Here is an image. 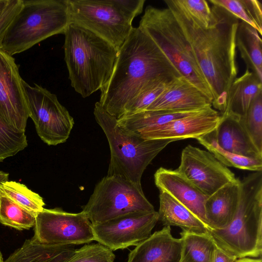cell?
Listing matches in <instances>:
<instances>
[{"label": "cell", "mask_w": 262, "mask_h": 262, "mask_svg": "<svg viewBox=\"0 0 262 262\" xmlns=\"http://www.w3.org/2000/svg\"><path fill=\"white\" fill-rule=\"evenodd\" d=\"M164 2L181 27L210 87L212 106L223 114L229 89L237 74L236 34L239 19L224 8L212 5L214 19L209 27H204L195 22L175 0Z\"/></svg>", "instance_id": "1"}, {"label": "cell", "mask_w": 262, "mask_h": 262, "mask_svg": "<svg viewBox=\"0 0 262 262\" xmlns=\"http://www.w3.org/2000/svg\"><path fill=\"white\" fill-rule=\"evenodd\" d=\"M181 77L150 37L139 27H133L118 51L110 80L100 89L99 102L118 119L141 94Z\"/></svg>", "instance_id": "2"}, {"label": "cell", "mask_w": 262, "mask_h": 262, "mask_svg": "<svg viewBox=\"0 0 262 262\" xmlns=\"http://www.w3.org/2000/svg\"><path fill=\"white\" fill-rule=\"evenodd\" d=\"M64 34V60L71 85L86 98L108 81L118 51L100 36L74 23L69 24Z\"/></svg>", "instance_id": "3"}, {"label": "cell", "mask_w": 262, "mask_h": 262, "mask_svg": "<svg viewBox=\"0 0 262 262\" xmlns=\"http://www.w3.org/2000/svg\"><path fill=\"white\" fill-rule=\"evenodd\" d=\"M239 204L230 223L222 229H210L215 245L237 258H258L262 252V171L241 181Z\"/></svg>", "instance_id": "4"}, {"label": "cell", "mask_w": 262, "mask_h": 262, "mask_svg": "<svg viewBox=\"0 0 262 262\" xmlns=\"http://www.w3.org/2000/svg\"><path fill=\"white\" fill-rule=\"evenodd\" d=\"M96 122L107 139L111 159L107 176H119L141 186L142 174L156 156L174 139L146 140L121 125L99 102L95 104Z\"/></svg>", "instance_id": "5"}, {"label": "cell", "mask_w": 262, "mask_h": 262, "mask_svg": "<svg viewBox=\"0 0 262 262\" xmlns=\"http://www.w3.org/2000/svg\"><path fill=\"white\" fill-rule=\"evenodd\" d=\"M71 23L68 0H23L9 25L1 50L12 56L58 34Z\"/></svg>", "instance_id": "6"}, {"label": "cell", "mask_w": 262, "mask_h": 262, "mask_svg": "<svg viewBox=\"0 0 262 262\" xmlns=\"http://www.w3.org/2000/svg\"><path fill=\"white\" fill-rule=\"evenodd\" d=\"M166 55L182 77L212 102L210 87L193 55L181 27L170 10L147 6L138 26Z\"/></svg>", "instance_id": "7"}, {"label": "cell", "mask_w": 262, "mask_h": 262, "mask_svg": "<svg viewBox=\"0 0 262 262\" xmlns=\"http://www.w3.org/2000/svg\"><path fill=\"white\" fill-rule=\"evenodd\" d=\"M71 23L100 36L118 51L133 28L145 0H68Z\"/></svg>", "instance_id": "8"}, {"label": "cell", "mask_w": 262, "mask_h": 262, "mask_svg": "<svg viewBox=\"0 0 262 262\" xmlns=\"http://www.w3.org/2000/svg\"><path fill=\"white\" fill-rule=\"evenodd\" d=\"M92 225L135 211L153 212L141 186L119 176L104 177L82 207Z\"/></svg>", "instance_id": "9"}, {"label": "cell", "mask_w": 262, "mask_h": 262, "mask_svg": "<svg viewBox=\"0 0 262 262\" xmlns=\"http://www.w3.org/2000/svg\"><path fill=\"white\" fill-rule=\"evenodd\" d=\"M29 117L40 139L49 145L65 142L74 124L73 118L57 96L36 84L23 81Z\"/></svg>", "instance_id": "10"}, {"label": "cell", "mask_w": 262, "mask_h": 262, "mask_svg": "<svg viewBox=\"0 0 262 262\" xmlns=\"http://www.w3.org/2000/svg\"><path fill=\"white\" fill-rule=\"evenodd\" d=\"M33 237L40 244L53 245L95 241L92 225L84 212L70 213L60 208H44L36 215Z\"/></svg>", "instance_id": "11"}, {"label": "cell", "mask_w": 262, "mask_h": 262, "mask_svg": "<svg viewBox=\"0 0 262 262\" xmlns=\"http://www.w3.org/2000/svg\"><path fill=\"white\" fill-rule=\"evenodd\" d=\"M158 212L135 211L92 225L94 240L112 251L137 246L149 237Z\"/></svg>", "instance_id": "12"}, {"label": "cell", "mask_w": 262, "mask_h": 262, "mask_svg": "<svg viewBox=\"0 0 262 262\" xmlns=\"http://www.w3.org/2000/svg\"><path fill=\"white\" fill-rule=\"evenodd\" d=\"M177 170L208 196L236 179L211 153L191 145L182 151Z\"/></svg>", "instance_id": "13"}, {"label": "cell", "mask_w": 262, "mask_h": 262, "mask_svg": "<svg viewBox=\"0 0 262 262\" xmlns=\"http://www.w3.org/2000/svg\"><path fill=\"white\" fill-rule=\"evenodd\" d=\"M23 80L12 56L0 49V117L11 127L25 132L29 117Z\"/></svg>", "instance_id": "14"}, {"label": "cell", "mask_w": 262, "mask_h": 262, "mask_svg": "<svg viewBox=\"0 0 262 262\" xmlns=\"http://www.w3.org/2000/svg\"><path fill=\"white\" fill-rule=\"evenodd\" d=\"M221 115L218 111L209 107L153 128L139 136L146 140L174 139L178 141L187 138L196 139L214 130Z\"/></svg>", "instance_id": "15"}, {"label": "cell", "mask_w": 262, "mask_h": 262, "mask_svg": "<svg viewBox=\"0 0 262 262\" xmlns=\"http://www.w3.org/2000/svg\"><path fill=\"white\" fill-rule=\"evenodd\" d=\"M154 178L159 190L168 193L206 224L204 204L208 196L177 169L160 167L155 172Z\"/></svg>", "instance_id": "16"}, {"label": "cell", "mask_w": 262, "mask_h": 262, "mask_svg": "<svg viewBox=\"0 0 262 262\" xmlns=\"http://www.w3.org/2000/svg\"><path fill=\"white\" fill-rule=\"evenodd\" d=\"M212 107V101L187 79L172 81L145 111H192Z\"/></svg>", "instance_id": "17"}, {"label": "cell", "mask_w": 262, "mask_h": 262, "mask_svg": "<svg viewBox=\"0 0 262 262\" xmlns=\"http://www.w3.org/2000/svg\"><path fill=\"white\" fill-rule=\"evenodd\" d=\"M181 250V238H174L170 227L164 226L130 251L127 262H180Z\"/></svg>", "instance_id": "18"}, {"label": "cell", "mask_w": 262, "mask_h": 262, "mask_svg": "<svg viewBox=\"0 0 262 262\" xmlns=\"http://www.w3.org/2000/svg\"><path fill=\"white\" fill-rule=\"evenodd\" d=\"M241 180L230 182L209 196L204 204L207 225L211 229H222L232 221L238 208Z\"/></svg>", "instance_id": "19"}, {"label": "cell", "mask_w": 262, "mask_h": 262, "mask_svg": "<svg viewBox=\"0 0 262 262\" xmlns=\"http://www.w3.org/2000/svg\"><path fill=\"white\" fill-rule=\"evenodd\" d=\"M239 119V116L231 114H221L215 129L217 144L232 154L251 159H262V152L256 147Z\"/></svg>", "instance_id": "20"}, {"label": "cell", "mask_w": 262, "mask_h": 262, "mask_svg": "<svg viewBox=\"0 0 262 262\" xmlns=\"http://www.w3.org/2000/svg\"><path fill=\"white\" fill-rule=\"evenodd\" d=\"M158 220L164 226H176L182 231L208 234L211 229L188 208L165 191L160 190Z\"/></svg>", "instance_id": "21"}, {"label": "cell", "mask_w": 262, "mask_h": 262, "mask_svg": "<svg viewBox=\"0 0 262 262\" xmlns=\"http://www.w3.org/2000/svg\"><path fill=\"white\" fill-rule=\"evenodd\" d=\"M75 251L73 245L41 244L32 237L4 262H65Z\"/></svg>", "instance_id": "22"}, {"label": "cell", "mask_w": 262, "mask_h": 262, "mask_svg": "<svg viewBox=\"0 0 262 262\" xmlns=\"http://www.w3.org/2000/svg\"><path fill=\"white\" fill-rule=\"evenodd\" d=\"M261 93L262 81L247 69L243 75L236 78L231 84L228 91L226 108L223 114L243 116L252 101Z\"/></svg>", "instance_id": "23"}, {"label": "cell", "mask_w": 262, "mask_h": 262, "mask_svg": "<svg viewBox=\"0 0 262 262\" xmlns=\"http://www.w3.org/2000/svg\"><path fill=\"white\" fill-rule=\"evenodd\" d=\"M262 40L258 32L248 24L239 21L236 34L237 47L247 69L262 81Z\"/></svg>", "instance_id": "24"}, {"label": "cell", "mask_w": 262, "mask_h": 262, "mask_svg": "<svg viewBox=\"0 0 262 262\" xmlns=\"http://www.w3.org/2000/svg\"><path fill=\"white\" fill-rule=\"evenodd\" d=\"M203 110L192 111H143L132 115L123 116L117 120L121 125L140 135L153 128Z\"/></svg>", "instance_id": "25"}, {"label": "cell", "mask_w": 262, "mask_h": 262, "mask_svg": "<svg viewBox=\"0 0 262 262\" xmlns=\"http://www.w3.org/2000/svg\"><path fill=\"white\" fill-rule=\"evenodd\" d=\"M180 262H212L215 244L208 234H197L182 231Z\"/></svg>", "instance_id": "26"}, {"label": "cell", "mask_w": 262, "mask_h": 262, "mask_svg": "<svg viewBox=\"0 0 262 262\" xmlns=\"http://www.w3.org/2000/svg\"><path fill=\"white\" fill-rule=\"evenodd\" d=\"M196 139L225 166L253 171H262V159H251L232 154L217 143L215 129Z\"/></svg>", "instance_id": "27"}, {"label": "cell", "mask_w": 262, "mask_h": 262, "mask_svg": "<svg viewBox=\"0 0 262 262\" xmlns=\"http://www.w3.org/2000/svg\"><path fill=\"white\" fill-rule=\"evenodd\" d=\"M212 5L220 6L241 21L262 34V5L258 0H209Z\"/></svg>", "instance_id": "28"}, {"label": "cell", "mask_w": 262, "mask_h": 262, "mask_svg": "<svg viewBox=\"0 0 262 262\" xmlns=\"http://www.w3.org/2000/svg\"><path fill=\"white\" fill-rule=\"evenodd\" d=\"M36 215L7 196L0 194V223L18 230L35 226Z\"/></svg>", "instance_id": "29"}, {"label": "cell", "mask_w": 262, "mask_h": 262, "mask_svg": "<svg viewBox=\"0 0 262 262\" xmlns=\"http://www.w3.org/2000/svg\"><path fill=\"white\" fill-rule=\"evenodd\" d=\"M0 194L7 196L36 215L44 209L45 204L42 197L19 182H3L0 185Z\"/></svg>", "instance_id": "30"}, {"label": "cell", "mask_w": 262, "mask_h": 262, "mask_svg": "<svg viewBox=\"0 0 262 262\" xmlns=\"http://www.w3.org/2000/svg\"><path fill=\"white\" fill-rule=\"evenodd\" d=\"M239 121L256 147L262 152V93L254 99Z\"/></svg>", "instance_id": "31"}, {"label": "cell", "mask_w": 262, "mask_h": 262, "mask_svg": "<svg viewBox=\"0 0 262 262\" xmlns=\"http://www.w3.org/2000/svg\"><path fill=\"white\" fill-rule=\"evenodd\" d=\"M27 146L25 132L11 127L0 117V162L15 155Z\"/></svg>", "instance_id": "32"}, {"label": "cell", "mask_w": 262, "mask_h": 262, "mask_svg": "<svg viewBox=\"0 0 262 262\" xmlns=\"http://www.w3.org/2000/svg\"><path fill=\"white\" fill-rule=\"evenodd\" d=\"M115 258L113 251L98 243L85 245L75 250L65 262H114Z\"/></svg>", "instance_id": "33"}, {"label": "cell", "mask_w": 262, "mask_h": 262, "mask_svg": "<svg viewBox=\"0 0 262 262\" xmlns=\"http://www.w3.org/2000/svg\"><path fill=\"white\" fill-rule=\"evenodd\" d=\"M177 4L193 20L204 27H209L214 19L211 7L205 0H175Z\"/></svg>", "instance_id": "34"}, {"label": "cell", "mask_w": 262, "mask_h": 262, "mask_svg": "<svg viewBox=\"0 0 262 262\" xmlns=\"http://www.w3.org/2000/svg\"><path fill=\"white\" fill-rule=\"evenodd\" d=\"M171 82L161 83L141 94L123 116L132 115L145 111L163 92Z\"/></svg>", "instance_id": "35"}, {"label": "cell", "mask_w": 262, "mask_h": 262, "mask_svg": "<svg viewBox=\"0 0 262 262\" xmlns=\"http://www.w3.org/2000/svg\"><path fill=\"white\" fill-rule=\"evenodd\" d=\"M23 0H9L0 16V49L4 36L11 23L19 11Z\"/></svg>", "instance_id": "36"}, {"label": "cell", "mask_w": 262, "mask_h": 262, "mask_svg": "<svg viewBox=\"0 0 262 262\" xmlns=\"http://www.w3.org/2000/svg\"><path fill=\"white\" fill-rule=\"evenodd\" d=\"M237 259L215 246L212 262H235Z\"/></svg>", "instance_id": "37"}, {"label": "cell", "mask_w": 262, "mask_h": 262, "mask_svg": "<svg viewBox=\"0 0 262 262\" xmlns=\"http://www.w3.org/2000/svg\"><path fill=\"white\" fill-rule=\"evenodd\" d=\"M235 262H262L261 258L244 257L238 258Z\"/></svg>", "instance_id": "38"}, {"label": "cell", "mask_w": 262, "mask_h": 262, "mask_svg": "<svg viewBox=\"0 0 262 262\" xmlns=\"http://www.w3.org/2000/svg\"><path fill=\"white\" fill-rule=\"evenodd\" d=\"M8 173L0 171V185L3 182L8 181Z\"/></svg>", "instance_id": "39"}, {"label": "cell", "mask_w": 262, "mask_h": 262, "mask_svg": "<svg viewBox=\"0 0 262 262\" xmlns=\"http://www.w3.org/2000/svg\"><path fill=\"white\" fill-rule=\"evenodd\" d=\"M9 0H0V16L7 7Z\"/></svg>", "instance_id": "40"}, {"label": "cell", "mask_w": 262, "mask_h": 262, "mask_svg": "<svg viewBox=\"0 0 262 262\" xmlns=\"http://www.w3.org/2000/svg\"><path fill=\"white\" fill-rule=\"evenodd\" d=\"M0 262H4L2 253L0 250Z\"/></svg>", "instance_id": "41"}]
</instances>
